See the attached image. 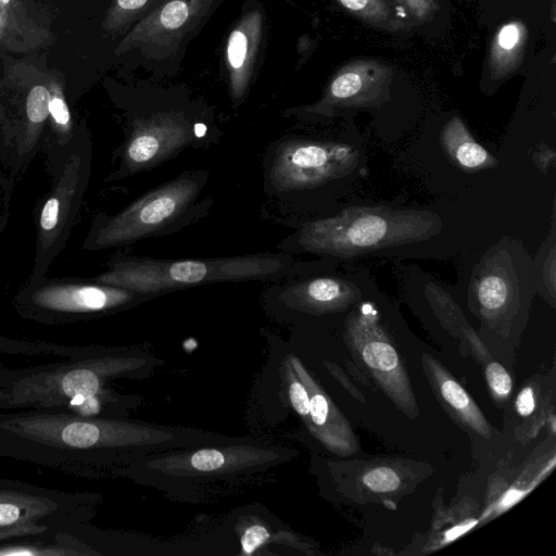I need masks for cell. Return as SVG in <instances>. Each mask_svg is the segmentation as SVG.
<instances>
[{
    "mask_svg": "<svg viewBox=\"0 0 556 556\" xmlns=\"http://www.w3.org/2000/svg\"><path fill=\"white\" fill-rule=\"evenodd\" d=\"M485 379L491 391L498 399H505L511 390L513 381L507 370L497 362L485 366Z\"/></svg>",
    "mask_w": 556,
    "mask_h": 556,
    "instance_id": "83f0119b",
    "label": "cell"
},
{
    "mask_svg": "<svg viewBox=\"0 0 556 556\" xmlns=\"http://www.w3.org/2000/svg\"><path fill=\"white\" fill-rule=\"evenodd\" d=\"M405 72L378 58H356L341 65L329 79L321 98L306 110L332 115L339 110L369 111L387 104L394 88L408 78Z\"/></svg>",
    "mask_w": 556,
    "mask_h": 556,
    "instance_id": "9c48e42d",
    "label": "cell"
},
{
    "mask_svg": "<svg viewBox=\"0 0 556 556\" xmlns=\"http://www.w3.org/2000/svg\"><path fill=\"white\" fill-rule=\"evenodd\" d=\"M294 451L251 437L148 455L113 471L169 496L195 501L207 490L253 478L294 456Z\"/></svg>",
    "mask_w": 556,
    "mask_h": 556,
    "instance_id": "7a4b0ae2",
    "label": "cell"
},
{
    "mask_svg": "<svg viewBox=\"0 0 556 556\" xmlns=\"http://www.w3.org/2000/svg\"><path fill=\"white\" fill-rule=\"evenodd\" d=\"M203 181V177L185 175L140 198L111 219L100 237L102 244L125 243L152 235L191 204Z\"/></svg>",
    "mask_w": 556,
    "mask_h": 556,
    "instance_id": "8fae6325",
    "label": "cell"
},
{
    "mask_svg": "<svg viewBox=\"0 0 556 556\" xmlns=\"http://www.w3.org/2000/svg\"><path fill=\"white\" fill-rule=\"evenodd\" d=\"M264 13L261 7L245 9L230 30L226 45V66L230 96L239 104L250 87L256 68L263 30Z\"/></svg>",
    "mask_w": 556,
    "mask_h": 556,
    "instance_id": "2e32d148",
    "label": "cell"
},
{
    "mask_svg": "<svg viewBox=\"0 0 556 556\" xmlns=\"http://www.w3.org/2000/svg\"><path fill=\"white\" fill-rule=\"evenodd\" d=\"M286 357L308 393L311 420L308 431L329 451L341 456L353 454L358 446L348 420L302 362L293 354Z\"/></svg>",
    "mask_w": 556,
    "mask_h": 556,
    "instance_id": "9a60e30c",
    "label": "cell"
},
{
    "mask_svg": "<svg viewBox=\"0 0 556 556\" xmlns=\"http://www.w3.org/2000/svg\"><path fill=\"white\" fill-rule=\"evenodd\" d=\"M485 27L489 35L479 81L485 94H492L511 78L530 71L542 36L555 40V25L534 13H513Z\"/></svg>",
    "mask_w": 556,
    "mask_h": 556,
    "instance_id": "52a82bcc",
    "label": "cell"
},
{
    "mask_svg": "<svg viewBox=\"0 0 556 556\" xmlns=\"http://www.w3.org/2000/svg\"><path fill=\"white\" fill-rule=\"evenodd\" d=\"M516 409L520 416L527 417L534 409L533 390L530 387L523 388L516 399Z\"/></svg>",
    "mask_w": 556,
    "mask_h": 556,
    "instance_id": "4dcf8cb0",
    "label": "cell"
},
{
    "mask_svg": "<svg viewBox=\"0 0 556 556\" xmlns=\"http://www.w3.org/2000/svg\"><path fill=\"white\" fill-rule=\"evenodd\" d=\"M11 3H12V0H0V7L1 9V13H3L4 11H8L11 7Z\"/></svg>",
    "mask_w": 556,
    "mask_h": 556,
    "instance_id": "836d02e7",
    "label": "cell"
},
{
    "mask_svg": "<svg viewBox=\"0 0 556 556\" xmlns=\"http://www.w3.org/2000/svg\"><path fill=\"white\" fill-rule=\"evenodd\" d=\"M187 119L176 113H159L137 125L126 149L134 169H142L176 152L192 140Z\"/></svg>",
    "mask_w": 556,
    "mask_h": 556,
    "instance_id": "5bb4252c",
    "label": "cell"
},
{
    "mask_svg": "<svg viewBox=\"0 0 556 556\" xmlns=\"http://www.w3.org/2000/svg\"><path fill=\"white\" fill-rule=\"evenodd\" d=\"M359 157V152L348 143L292 139L277 149L270 182L281 191L315 188L350 175Z\"/></svg>",
    "mask_w": 556,
    "mask_h": 556,
    "instance_id": "ba28073f",
    "label": "cell"
},
{
    "mask_svg": "<svg viewBox=\"0 0 556 556\" xmlns=\"http://www.w3.org/2000/svg\"><path fill=\"white\" fill-rule=\"evenodd\" d=\"M136 295L139 293L115 286H62L41 291L37 302L54 311L86 313L125 305Z\"/></svg>",
    "mask_w": 556,
    "mask_h": 556,
    "instance_id": "ac0fdd59",
    "label": "cell"
},
{
    "mask_svg": "<svg viewBox=\"0 0 556 556\" xmlns=\"http://www.w3.org/2000/svg\"><path fill=\"white\" fill-rule=\"evenodd\" d=\"M459 3L462 4H467V3H470L472 2L473 0H457Z\"/></svg>",
    "mask_w": 556,
    "mask_h": 556,
    "instance_id": "e575fe53",
    "label": "cell"
},
{
    "mask_svg": "<svg viewBox=\"0 0 556 556\" xmlns=\"http://www.w3.org/2000/svg\"><path fill=\"white\" fill-rule=\"evenodd\" d=\"M50 92L45 86L33 87L26 100V113L29 121L36 124L43 122L50 113Z\"/></svg>",
    "mask_w": 556,
    "mask_h": 556,
    "instance_id": "484cf974",
    "label": "cell"
},
{
    "mask_svg": "<svg viewBox=\"0 0 556 556\" xmlns=\"http://www.w3.org/2000/svg\"><path fill=\"white\" fill-rule=\"evenodd\" d=\"M163 0H113L105 15L103 27L111 35L124 34L135 22Z\"/></svg>",
    "mask_w": 556,
    "mask_h": 556,
    "instance_id": "603a6c76",
    "label": "cell"
},
{
    "mask_svg": "<svg viewBox=\"0 0 556 556\" xmlns=\"http://www.w3.org/2000/svg\"><path fill=\"white\" fill-rule=\"evenodd\" d=\"M325 366L331 372V375L342 384V387L350 392V394L359 401L361 403H365V397L350 382V380L345 377L344 372L340 367L334 364L325 362Z\"/></svg>",
    "mask_w": 556,
    "mask_h": 556,
    "instance_id": "f546056e",
    "label": "cell"
},
{
    "mask_svg": "<svg viewBox=\"0 0 556 556\" xmlns=\"http://www.w3.org/2000/svg\"><path fill=\"white\" fill-rule=\"evenodd\" d=\"M294 538L291 533H279L274 535L263 521H250L249 526L240 532V544L242 554L252 555L260 547L271 542L291 545Z\"/></svg>",
    "mask_w": 556,
    "mask_h": 556,
    "instance_id": "cb8c5ba5",
    "label": "cell"
},
{
    "mask_svg": "<svg viewBox=\"0 0 556 556\" xmlns=\"http://www.w3.org/2000/svg\"><path fill=\"white\" fill-rule=\"evenodd\" d=\"M162 363L152 354L138 349H123L93 356L60 371L38 375L17 383L10 392V404H36L52 406L54 401L75 396L108 395L104 389L111 378L142 379L152 375Z\"/></svg>",
    "mask_w": 556,
    "mask_h": 556,
    "instance_id": "5b68a950",
    "label": "cell"
},
{
    "mask_svg": "<svg viewBox=\"0 0 556 556\" xmlns=\"http://www.w3.org/2000/svg\"><path fill=\"white\" fill-rule=\"evenodd\" d=\"M229 435L187 427L35 412L0 414V454L68 470L112 472L148 455L206 445Z\"/></svg>",
    "mask_w": 556,
    "mask_h": 556,
    "instance_id": "6da1fadb",
    "label": "cell"
},
{
    "mask_svg": "<svg viewBox=\"0 0 556 556\" xmlns=\"http://www.w3.org/2000/svg\"><path fill=\"white\" fill-rule=\"evenodd\" d=\"M59 200L56 198L49 199L41 212L40 225L45 230H51L55 227L59 216Z\"/></svg>",
    "mask_w": 556,
    "mask_h": 556,
    "instance_id": "f1b7e54d",
    "label": "cell"
},
{
    "mask_svg": "<svg viewBox=\"0 0 556 556\" xmlns=\"http://www.w3.org/2000/svg\"><path fill=\"white\" fill-rule=\"evenodd\" d=\"M470 296L488 319L505 317L518 308L521 278L506 249H492L481 260L470 280Z\"/></svg>",
    "mask_w": 556,
    "mask_h": 556,
    "instance_id": "4fadbf2b",
    "label": "cell"
},
{
    "mask_svg": "<svg viewBox=\"0 0 556 556\" xmlns=\"http://www.w3.org/2000/svg\"><path fill=\"white\" fill-rule=\"evenodd\" d=\"M440 142L446 156L456 167L472 173L493 168L498 160L478 143L465 123L457 115L443 126Z\"/></svg>",
    "mask_w": 556,
    "mask_h": 556,
    "instance_id": "44dd1931",
    "label": "cell"
},
{
    "mask_svg": "<svg viewBox=\"0 0 556 556\" xmlns=\"http://www.w3.org/2000/svg\"><path fill=\"white\" fill-rule=\"evenodd\" d=\"M363 25L397 37L418 35L412 14L396 0H331Z\"/></svg>",
    "mask_w": 556,
    "mask_h": 556,
    "instance_id": "ffe728a7",
    "label": "cell"
},
{
    "mask_svg": "<svg viewBox=\"0 0 556 556\" xmlns=\"http://www.w3.org/2000/svg\"><path fill=\"white\" fill-rule=\"evenodd\" d=\"M441 229V218L430 211L350 206L334 216L305 224L299 244L305 251L350 257L424 241Z\"/></svg>",
    "mask_w": 556,
    "mask_h": 556,
    "instance_id": "3957f363",
    "label": "cell"
},
{
    "mask_svg": "<svg viewBox=\"0 0 556 556\" xmlns=\"http://www.w3.org/2000/svg\"><path fill=\"white\" fill-rule=\"evenodd\" d=\"M422 364L437 397L451 416L459 425L489 439L490 425L466 390L429 354L422 355Z\"/></svg>",
    "mask_w": 556,
    "mask_h": 556,
    "instance_id": "d6986e66",
    "label": "cell"
},
{
    "mask_svg": "<svg viewBox=\"0 0 556 556\" xmlns=\"http://www.w3.org/2000/svg\"><path fill=\"white\" fill-rule=\"evenodd\" d=\"M224 0H163L124 34L117 52H139L143 61H167L200 31Z\"/></svg>",
    "mask_w": 556,
    "mask_h": 556,
    "instance_id": "8992f818",
    "label": "cell"
},
{
    "mask_svg": "<svg viewBox=\"0 0 556 556\" xmlns=\"http://www.w3.org/2000/svg\"><path fill=\"white\" fill-rule=\"evenodd\" d=\"M533 160H534L536 166L542 172H545L554 164L555 153L553 150H551L545 144H541L539 150L536 151L535 155L533 156Z\"/></svg>",
    "mask_w": 556,
    "mask_h": 556,
    "instance_id": "d6a6232c",
    "label": "cell"
},
{
    "mask_svg": "<svg viewBox=\"0 0 556 556\" xmlns=\"http://www.w3.org/2000/svg\"><path fill=\"white\" fill-rule=\"evenodd\" d=\"M345 338L375 382L410 418L418 415L415 396L400 355L377 319L353 312L345 323Z\"/></svg>",
    "mask_w": 556,
    "mask_h": 556,
    "instance_id": "30bf717a",
    "label": "cell"
},
{
    "mask_svg": "<svg viewBox=\"0 0 556 556\" xmlns=\"http://www.w3.org/2000/svg\"><path fill=\"white\" fill-rule=\"evenodd\" d=\"M1 27H3V18H2L1 8H0V28Z\"/></svg>",
    "mask_w": 556,
    "mask_h": 556,
    "instance_id": "d590c367",
    "label": "cell"
},
{
    "mask_svg": "<svg viewBox=\"0 0 556 556\" xmlns=\"http://www.w3.org/2000/svg\"><path fill=\"white\" fill-rule=\"evenodd\" d=\"M50 113L52 114L54 121L59 125H67L68 124L70 117H71L70 111H68L66 103L64 102V100L61 97L55 96V97L51 98Z\"/></svg>",
    "mask_w": 556,
    "mask_h": 556,
    "instance_id": "1f68e13d",
    "label": "cell"
},
{
    "mask_svg": "<svg viewBox=\"0 0 556 556\" xmlns=\"http://www.w3.org/2000/svg\"><path fill=\"white\" fill-rule=\"evenodd\" d=\"M86 502L70 501V496L53 494L31 486H0V538L38 533L56 523L74 520L85 514Z\"/></svg>",
    "mask_w": 556,
    "mask_h": 556,
    "instance_id": "7c38bea8",
    "label": "cell"
},
{
    "mask_svg": "<svg viewBox=\"0 0 556 556\" xmlns=\"http://www.w3.org/2000/svg\"><path fill=\"white\" fill-rule=\"evenodd\" d=\"M363 481L375 492H391L400 485L399 476L388 467H377L367 471Z\"/></svg>",
    "mask_w": 556,
    "mask_h": 556,
    "instance_id": "4316f807",
    "label": "cell"
},
{
    "mask_svg": "<svg viewBox=\"0 0 556 556\" xmlns=\"http://www.w3.org/2000/svg\"><path fill=\"white\" fill-rule=\"evenodd\" d=\"M287 265V257L278 254L169 261L144 258L117 264L100 280L147 295L208 282L271 278L282 275Z\"/></svg>",
    "mask_w": 556,
    "mask_h": 556,
    "instance_id": "277c9868",
    "label": "cell"
},
{
    "mask_svg": "<svg viewBox=\"0 0 556 556\" xmlns=\"http://www.w3.org/2000/svg\"><path fill=\"white\" fill-rule=\"evenodd\" d=\"M414 17L418 25V35L427 40L444 34L451 23L448 0H396Z\"/></svg>",
    "mask_w": 556,
    "mask_h": 556,
    "instance_id": "7402d4cb",
    "label": "cell"
},
{
    "mask_svg": "<svg viewBox=\"0 0 556 556\" xmlns=\"http://www.w3.org/2000/svg\"><path fill=\"white\" fill-rule=\"evenodd\" d=\"M286 300L292 307L311 314L344 311L356 303L362 291L351 281L336 277L313 278L290 287Z\"/></svg>",
    "mask_w": 556,
    "mask_h": 556,
    "instance_id": "e0dca14e",
    "label": "cell"
},
{
    "mask_svg": "<svg viewBox=\"0 0 556 556\" xmlns=\"http://www.w3.org/2000/svg\"><path fill=\"white\" fill-rule=\"evenodd\" d=\"M282 376L287 386V393L294 412L302 418L303 422L307 427L311 426L309 420V397L305 386L298 378L289 364L287 357H285L282 364Z\"/></svg>",
    "mask_w": 556,
    "mask_h": 556,
    "instance_id": "d4e9b609",
    "label": "cell"
}]
</instances>
